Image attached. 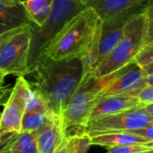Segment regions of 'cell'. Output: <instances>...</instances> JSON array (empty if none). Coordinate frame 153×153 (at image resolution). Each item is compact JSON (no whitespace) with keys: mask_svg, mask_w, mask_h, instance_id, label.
I'll return each instance as SVG.
<instances>
[{"mask_svg":"<svg viewBox=\"0 0 153 153\" xmlns=\"http://www.w3.org/2000/svg\"><path fill=\"white\" fill-rule=\"evenodd\" d=\"M33 74L32 90L52 113L61 116L84 75L83 63L80 58L54 60L47 56Z\"/></svg>","mask_w":153,"mask_h":153,"instance_id":"1","label":"cell"},{"mask_svg":"<svg viewBox=\"0 0 153 153\" xmlns=\"http://www.w3.org/2000/svg\"><path fill=\"white\" fill-rule=\"evenodd\" d=\"M151 42H153L152 0L143 13L126 25L118 42L91 73L97 78L116 73L132 63L140 49Z\"/></svg>","mask_w":153,"mask_h":153,"instance_id":"2","label":"cell"},{"mask_svg":"<svg viewBox=\"0 0 153 153\" xmlns=\"http://www.w3.org/2000/svg\"><path fill=\"white\" fill-rule=\"evenodd\" d=\"M86 5L77 0H54L53 9L42 25L32 22L30 26V45L27 56V67L33 74L47 57L49 47L65 26Z\"/></svg>","mask_w":153,"mask_h":153,"instance_id":"3","label":"cell"},{"mask_svg":"<svg viewBox=\"0 0 153 153\" xmlns=\"http://www.w3.org/2000/svg\"><path fill=\"white\" fill-rule=\"evenodd\" d=\"M100 20L85 6L61 30L48 48L47 56L54 60L82 59L87 54Z\"/></svg>","mask_w":153,"mask_h":153,"instance_id":"4","label":"cell"},{"mask_svg":"<svg viewBox=\"0 0 153 153\" xmlns=\"http://www.w3.org/2000/svg\"><path fill=\"white\" fill-rule=\"evenodd\" d=\"M112 76L113 74L97 78L91 73L83 75L80 85L61 115L65 138L84 134L85 126L90 119L91 110L100 93Z\"/></svg>","mask_w":153,"mask_h":153,"instance_id":"5","label":"cell"},{"mask_svg":"<svg viewBox=\"0 0 153 153\" xmlns=\"http://www.w3.org/2000/svg\"><path fill=\"white\" fill-rule=\"evenodd\" d=\"M151 1L132 6L100 21V23L96 30L92 43L87 54L82 59L84 74L91 73L92 69L109 53L122 37L126 25L137 15L143 13L147 9Z\"/></svg>","mask_w":153,"mask_h":153,"instance_id":"6","label":"cell"},{"mask_svg":"<svg viewBox=\"0 0 153 153\" xmlns=\"http://www.w3.org/2000/svg\"><path fill=\"white\" fill-rule=\"evenodd\" d=\"M29 45V23L0 34V70L5 76L30 74L27 67Z\"/></svg>","mask_w":153,"mask_h":153,"instance_id":"7","label":"cell"},{"mask_svg":"<svg viewBox=\"0 0 153 153\" xmlns=\"http://www.w3.org/2000/svg\"><path fill=\"white\" fill-rule=\"evenodd\" d=\"M153 125V117L144 107H136L119 113L89 120L84 134L91 137L107 134L121 133Z\"/></svg>","mask_w":153,"mask_h":153,"instance_id":"8","label":"cell"},{"mask_svg":"<svg viewBox=\"0 0 153 153\" xmlns=\"http://www.w3.org/2000/svg\"><path fill=\"white\" fill-rule=\"evenodd\" d=\"M30 91L31 86L24 76H18L1 113L0 136L21 132L22 119Z\"/></svg>","mask_w":153,"mask_h":153,"instance_id":"9","label":"cell"},{"mask_svg":"<svg viewBox=\"0 0 153 153\" xmlns=\"http://www.w3.org/2000/svg\"><path fill=\"white\" fill-rule=\"evenodd\" d=\"M146 84L145 74L135 64L130 63L113 74L100 96L127 94L136 97L139 91Z\"/></svg>","mask_w":153,"mask_h":153,"instance_id":"10","label":"cell"},{"mask_svg":"<svg viewBox=\"0 0 153 153\" xmlns=\"http://www.w3.org/2000/svg\"><path fill=\"white\" fill-rule=\"evenodd\" d=\"M136 107H144L140 104L137 97L122 94L99 96L90 116V119H95L108 115L119 113Z\"/></svg>","mask_w":153,"mask_h":153,"instance_id":"11","label":"cell"},{"mask_svg":"<svg viewBox=\"0 0 153 153\" xmlns=\"http://www.w3.org/2000/svg\"><path fill=\"white\" fill-rule=\"evenodd\" d=\"M38 153H54L65 139L61 116L55 115L45 126L35 131Z\"/></svg>","mask_w":153,"mask_h":153,"instance_id":"12","label":"cell"},{"mask_svg":"<svg viewBox=\"0 0 153 153\" xmlns=\"http://www.w3.org/2000/svg\"><path fill=\"white\" fill-rule=\"evenodd\" d=\"M30 22L22 0H0V34Z\"/></svg>","mask_w":153,"mask_h":153,"instance_id":"13","label":"cell"},{"mask_svg":"<svg viewBox=\"0 0 153 153\" xmlns=\"http://www.w3.org/2000/svg\"><path fill=\"white\" fill-rule=\"evenodd\" d=\"M151 0H88L86 6L91 8L100 21L132 6L148 3Z\"/></svg>","mask_w":153,"mask_h":153,"instance_id":"14","label":"cell"},{"mask_svg":"<svg viewBox=\"0 0 153 153\" xmlns=\"http://www.w3.org/2000/svg\"><path fill=\"white\" fill-rule=\"evenodd\" d=\"M131 144H153V143L127 132L107 134L91 137V145H99L107 149Z\"/></svg>","mask_w":153,"mask_h":153,"instance_id":"15","label":"cell"},{"mask_svg":"<svg viewBox=\"0 0 153 153\" xmlns=\"http://www.w3.org/2000/svg\"><path fill=\"white\" fill-rule=\"evenodd\" d=\"M56 114L48 108L25 110L22 119L21 132H35L45 126Z\"/></svg>","mask_w":153,"mask_h":153,"instance_id":"16","label":"cell"},{"mask_svg":"<svg viewBox=\"0 0 153 153\" xmlns=\"http://www.w3.org/2000/svg\"><path fill=\"white\" fill-rule=\"evenodd\" d=\"M22 4L30 21L40 26L48 18L54 0H22Z\"/></svg>","mask_w":153,"mask_h":153,"instance_id":"17","label":"cell"},{"mask_svg":"<svg viewBox=\"0 0 153 153\" xmlns=\"http://www.w3.org/2000/svg\"><path fill=\"white\" fill-rule=\"evenodd\" d=\"M11 153H38L35 132H22L17 134L13 141Z\"/></svg>","mask_w":153,"mask_h":153,"instance_id":"18","label":"cell"},{"mask_svg":"<svg viewBox=\"0 0 153 153\" xmlns=\"http://www.w3.org/2000/svg\"><path fill=\"white\" fill-rule=\"evenodd\" d=\"M132 63L140 67L146 76L153 75V42L145 44L136 54Z\"/></svg>","mask_w":153,"mask_h":153,"instance_id":"19","label":"cell"},{"mask_svg":"<svg viewBox=\"0 0 153 153\" xmlns=\"http://www.w3.org/2000/svg\"><path fill=\"white\" fill-rule=\"evenodd\" d=\"M65 145L70 153H87L91 146V137L86 134L65 138Z\"/></svg>","mask_w":153,"mask_h":153,"instance_id":"20","label":"cell"},{"mask_svg":"<svg viewBox=\"0 0 153 153\" xmlns=\"http://www.w3.org/2000/svg\"><path fill=\"white\" fill-rule=\"evenodd\" d=\"M153 151V144H131L108 148L107 153H138Z\"/></svg>","mask_w":153,"mask_h":153,"instance_id":"21","label":"cell"},{"mask_svg":"<svg viewBox=\"0 0 153 153\" xmlns=\"http://www.w3.org/2000/svg\"><path fill=\"white\" fill-rule=\"evenodd\" d=\"M137 99L141 105L147 106L153 104V85L146 84L138 92Z\"/></svg>","mask_w":153,"mask_h":153,"instance_id":"22","label":"cell"},{"mask_svg":"<svg viewBox=\"0 0 153 153\" xmlns=\"http://www.w3.org/2000/svg\"><path fill=\"white\" fill-rule=\"evenodd\" d=\"M153 125H150L147 126H143V127H140V128H136L134 130H129L126 131L127 133L133 134L136 136L142 137L149 142H152L153 143V132H152Z\"/></svg>","mask_w":153,"mask_h":153,"instance_id":"23","label":"cell"},{"mask_svg":"<svg viewBox=\"0 0 153 153\" xmlns=\"http://www.w3.org/2000/svg\"><path fill=\"white\" fill-rule=\"evenodd\" d=\"M11 91H12L11 85H5V86L4 85L0 87V106L4 105Z\"/></svg>","mask_w":153,"mask_h":153,"instance_id":"24","label":"cell"},{"mask_svg":"<svg viewBox=\"0 0 153 153\" xmlns=\"http://www.w3.org/2000/svg\"><path fill=\"white\" fill-rule=\"evenodd\" d=\"M54 153H70L68 149L66 148V145H65V139L64 140V142L61 143V145L57 148V150Z\"/></svg>","mask_w":153,"mask_h":153,"instance_id":"25","label":"cell"},{"mask_svg":"<svg viewBox=\"0 0 153 153\" xmlns=\"http://www.w3.org/2000/svg\"><path fill=\"white\" fill-rule=\"evenodd\" d=\"M5 75L4 74V73L0 70V87L4 86V79H5Z\"/></svg>","mask_w":153,"mask_h":153,"instance_id":"26","label":"cell"},{"mask_svg":"<svg viewBox=\"0 0 153 153\" xmlns=\"http://www.w3.org/2000/svg\"><path fill=\"white\" fill-rule=\"evenodd\" d=\"M77 1H80V2H82V3H83L84 4H86V3H87L88 0H77Z\"/></svg>","mask_w":153,"mask_h":153,"instance_id":"27","label":"cell"},{"mask_svg":"<svg viewBox=\"0 0 153 153\" xmlns=\"http://www.w3.org/2000/svg\"><path fill=\"white\" fill-rule=\"evenodd\" d=\"M138 153H153V151H150V152H138Z\"/></svg>","mask_w":153,"mask_h":153,"instance_id":"28","label":"cell"},{"mask_svg":"<svg viewBox=\"0 0 153 153\" xmlns=\"http://www.w3.org/2000/svg\"><path fill=\"white\" fill-rule=\"evenodd\" d=\"M0 118H1V113H0Z\"/></svg>","mask_w":153,"mask_h":153,"instance_id":"29","label":"cell"}]
</instances>
